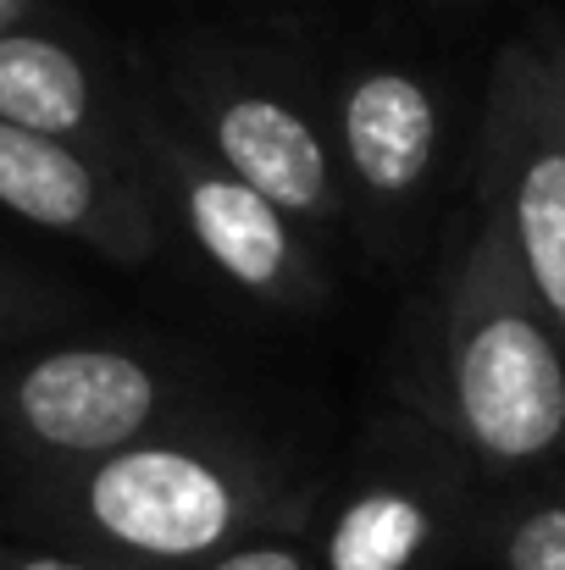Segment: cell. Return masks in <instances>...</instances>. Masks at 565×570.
Here are the masks:
<instances>
[{"mask_svg": "<svg viewBox=\"0 0 565 570\" xmlns=\"http://www.w3.org/2000/svg\"><path fill=\"white\" fill-rule=\"evenodd\" d=\"M328 134L350 199H361L377 222H393L438 178L444 95L405 61H355L333 83Z\"/></svg>", "mask_w": 565, "mask_h": 570, "instance_id": "ba28073f", "label": "cell"}, {"mask_svg": "<svg viewBox=\"0 0 565 570\" xmlns=\"http://www.w3.org/2000/svg\"><path fill=\"white\" fill-rule=\"evenodd\" d=\"M393 399L494 488L565 465V333L483 210L405 322Z\"/></svg>", "mask_w": 565, "mask_h": 570, "instance_id": "6da1fadb", "label": "cell"}, {"mask_svg": "<svg viewBox=\"0 0 565 570\" xmlns=\"http://www.w3.org/2000/svg\"><path fill=\"white\" fill-rule=\"evenodd\" d=\"M0 570H117L72 549H0Z\"/></svg>", "mask_w": 565, "mask_h": 570, "instance_id": "4fadbf2b", "label": "cell"}, {"mask_svg": "<svg viewBox=\"0 0 565 570\" xmlns=\"http://www.w3.org/2000/svg\"><path fill=\"white\" fill-rule=\"evenodd\" d=\"M134 150L145 161V178L173 205L194 255L222 283L277 311H316L328 299L316 238L266 194L238 184L188 128L167 122L145 100L134 106Z\"/></svg>", "mask_w": 565, "mask_h": 570, "instance_id": "5b68a950", "label": "cell"}, {"mask_svg": "<svg viewBox=\"0 0 565 570\" xmlns=\"http://www.w3.org/2000/svg\"><path fill=\"white\" fill-rule=\"evenodd\" d=\"M477 570H565V465L488 488L477 532Z\"/></svg>", "mask_w": 565, "mask_h": 570, "instance_id": "8fae6325", "label": "cell"}, {"mask_svg": "<svg viewBox=\"0 0 565 570\" xmlns=\"http://www.w3.org/2000/svg\"><path fill=\"white\" fill-rule=\"evenodd\" d=\"M188 134L255 194L289 210L311 238L339 233L350 216V184L333 150L328 122L311 111L305 95L238 72V67H194L184 83Z\"/></svg>", "mask_w": 565, "mask_h": 570, "instance_id": "8992f818", "label": "cell"}, {"mask_svg": "<svg viewBox=\"0 0 565 570\" xmlns=\"http://www.w3.org/2000/svg\"><path fill=\"white\" fill-rule=\"evenodd\" d=\"M0 122L72 139L100 156V89L78 50L45 33H0Z\"/></svg>", "mask_w": 565, "mask_h": 570, "instance_id": "30bf717a", "label": "cell"}, {"mask_svg": "<svg viewBox=\"0 0 565 570\" xmlns=\"http://www.w3.org/2000/svg\"><path fill=\"white\" fill-rule=\"evenodd\" d=\"M477 210L505 233L527 288L565 333V50L516 39L499 50L477 134Z\"/></svg>", "mask_w": 565, "mask_h": 570, "instance_id": "277c9868", "label": "cell"}, {"mask_svg": "<svg viewBox=\"0 0 565 570\" xmlns=\"http://www.w3.org/2000/svg\"><path fill=\"white\" fill-rule=\"evenodd\" d=\"M488 476L410 410H382L344 471L322 482L311 515L316 570H460L488 499Z\"/></svg>", "mask_w": 565, "mask_h": 570, "instance_id": "3957f363", "label": "cell"}, {"mask_svg": "<svg viewBox=\"0 0 565 570\" xmlns=\"http://www.w3.org/2000/svg\"><path fill=\"white\" fill-rule=\"evenodd\" d=\"M561 50H565V33H561Z\"/></svg>", "mask_w": 565, "mask_h": 570, "instance_id": "5bb4252c", "label": "cell"}, {"mask_svg": "<svg viewBox=\"0 0 565 570\" xmlns=\"http://www.w3.org/2000/svg\"><path fill=\"white\" fill-rule=\"evenodd\" d=\"M322 482L294 454L199 410L106 460L67 465L50 521L72 554L100 566L194 570L244 538H305Z\"/></svg>", "mask_w": 565, "mask_h": 570, "instance_id": "7a4b0ae2", "label": "cell"}, {"mask_svg": "<svg viewBox=\"0 0 565 570\" xmlns=\"http://www.w3.org/2000/svg\"><path fill=\"white\" fill-rule=\"evenodd\" d=\"M0 205L50 233H78L106 255L145 261L156 249V210L139 178L106 156L0 122Z\"/></svg>", "mask_w": 565, "mask_h": 570, "instance_id": "9c48e42d", "label": "cell"}, {"mask_svg": "<svg viewBox=\"0 0 565 570\" xmlns=\"http://www.w3.org/2000/svg\"><path fill=\"white\" fill-rule=\"evenodd\" d=\"M194 570H316V560H311V543L300 532H272V538H244L227 554Z\"/></svg>", "mask_w": 565, "mask_h": 570, "instance_id": "7c38bea8", "label": "cell"}, {"mask_svg": "<svg viewBox=\"0 0 565 570\" xmlns=\"http://www.w3.org/2000/svg\"><path fill=\"white\" fill-rule=\"evenodd\" d=\"M6 410L17 432L56 465L106 460L162 426L199 415L194 377L117 344H78L28 361L11 382Z\"/></svg>", "mask_w": 565, "mask_h": 570, "instance_id": "52a82bcc", "label": "cell"}]
</instances>
